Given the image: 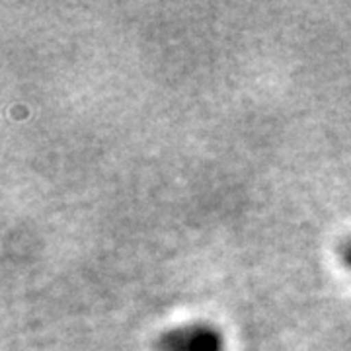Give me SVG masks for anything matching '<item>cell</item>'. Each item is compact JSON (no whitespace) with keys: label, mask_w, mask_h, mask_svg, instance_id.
Segmentation results:
<instances>
[{"label":"cell","mask_w":351,"mask_h":351,"mask_svg":"<svg viewBox=\"0 0 351 351\" xmlns=\"http://www.w3.org/2000/svg\"><path fill=\"white\" fill-rule=\"evenodd\" d=\"M166 348L170 351H221L219 339L209 330H186L172 334Z\"/></svg>","instance_id":"obj_1"}]
</instances>
